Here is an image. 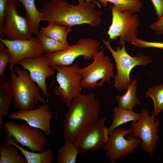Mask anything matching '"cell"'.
Wrapping results in <instances>:
<instances>
[{"instance_id":"obj_1","label":"cell","mask_w":163,"mask_h":163,"mask_svg":"<svg viewBox=\"0 0 163 163\" xmlns=\"http://www.w3.org/2000/svg\"><path fill=\"white\" fill-rule=\"evenodd\" d=\"M96 5L92 2H85L74 6L63 0H51L42 7V21L70 27L83 24L95 27L102 21V12L95 9Z\"/></svg>"},{"instance_id":"obj_2","label":"cell","mask_w":163,"mask_h":163,"mask_svg":"<svg viewBox=\"0 0 163 163\" xmlns=\"http://www.w3.org/2000/svg\"><path fill=\"white\" fill-rule=\"evenodd\" d=\"M63 121L64 142L73 143L78 135L98 119L100 104L95 94H81L73 99Z\"/></svg>"},{"instance_id":"obj_3","label":"cell","mask_w":163,"mask_h":163,"mask_svg":"<svg viewBox=\"0 0 163 163\" xmlns=\"http://www.w3.org/2000/svg\"><path fill=\"white\" fill-rule=\"evenodd\" d=\"M15 72L10 70V83L13 94V104L15 109L23 111L34 109L39 102L46 103L40 94V87L31 79L24 68L16 67Z\"/></svg>"},{"instance_id":"obj_4","label":"cell","mask_w":163,"mask_h":163,"mask_svg":"<svg viewBox=\"0 0 163 163\" xmlns=\"http://www.w3.org/2000/svg\"><path fill=\"white\" fill-rule=\"evenodd\" d=\"M109 39L107 41L102 40L104 45L109 50L113 58L117 70L114 86L120 91L126 90L132 82L130 78V74L132 69L136 66H146L152 62L149 57L139 54L132 56L126 51L125 42L120 46L116 47V50L111 46Z\"/></svg>"},{"instance_id":"obj_5","label":"cell","mask_w":163,"mask_h":163,"mask_svg":"<svg viewBox=\"0 0 163 163\" xmlns=\"http://www.w3.org/2000/svg\"><path fill=\"white\" fill-rule=\"evenodd\" d=\"M53 68L57 71L56 79L59 84L54 87L53 92L69 107L73 99L81 94L82 77L79 72L81 68L78 63Z\"/></svg>"},{"instance_id":"obj_6","label":"cell","mask_w":163,"mask_h":163,"mask_svg":"<svg viewBox=\"0 0 163 163\" xmlns=\"http://www.w3.org/2000/svg\"><path fill=\"white\" fill-rule=\"evenodd\" d=\"M99 43L89 38H80L75 45H71L68 49L60 51L45 54L46 61L54 67L71 65L75 59L82 56L85 60L93 59L98 51Z\"/></svg>"},{"instance_id":"obj_7","label":"cell","mask_w":163,"mask_h":163,"mask_svg":"<svg viewBox=\"0 0 163 163\" xmlns=\"http://www.w3.org/2000/svg\"><path fill=\"white\" fill-rule=\"evenodd\" d=\"M104 49L94 56L92 63L80 69L79 72L82 77V88L91 90L101 87L105 82L110 84V78L114 77V63L111 62L108 56L105 55Z\"/></svg>"},{"instance_id":"obj_8","label":"cell","mask_w":163,"mask_h":163,"mask_svg":"<svg viewBox=\"0 0 163 163\" xmlns=\"http://www.w3.org/2000/svg\"><path fill=\"white\" fill-rule=\"evenodd\" d=\"M3 127L6 135L13 137V140L17 143L28 148L31 152L45 151L47 139L41 129L12 121L4 123Z\"/></svg>"},{"instance_id":"obj_9","label":"cell","mask_w":163,"mask_h":163,"mask_svg":"<svg viewBox=\"0 0 163 163\" xmlns=\"http://www.w3.org/2000/svg\"><path fill=\"white\" fill-rule=\"evenodd\" d=\"M160 121L152 114L150 115L148 110L143 109L139 113L136 121H132L130 128L132 133L130 136L139 138L141 140L140 145L143 151L152 156L153 151L157 147L159 140L158 128Z\"/></svg>"},{"instance_id":"obj_10","label":"cell","mask_w":163,"mask_h":163,"mask_svg":"<svg viewBox=\"0 0 163 163\" xmlns=\"http://www.w3.org/2000/svg\"><path fill=\"white\" fill-rule=\"evenodd\" d=\"M112 13V23L107 32L109 39L115 41L120 37V46L125 42V40L131 43L138 35L137 27L139 23L138 15L129 10L121 12L113 5Z\"/></svg>"},{"instance_id":"obj_11","label":"cell","mask_w":163,"mask_h":163,"mask_svg":"<svg viewBox=\"0 0 163 163\" xmlns=\"http://www.w3.org/2000/svg\"><path fill=\"white\" fill-rule=\"evenodd\" d=\"M132 132L130 128L127 129L118 127L110 132L108 141L103 147L111 163H114L117 160L133 154L140 145L141 140L139 138L130 136L125 138Z\"/></svg>"},{"instance_id":"obj_12","label":"cell","mask_w":163,"mask_h":163,"mask_svg":"<svg viewBox=\"0 0 163 163\" xmlns=\"http://www.w3.org/2000/svg\"><path fill=\"white\" fill-rule=\"evenodd\" d=\"M16 0H8L5 11L3 32L9 40H28L32 34L26 18L19 15L17 10Z\"/></svg>"},{"instance_id":"obj_13","label":"cell","mask_w":163,"mask_h":163,"mask_svg":"<svg viewBox=\"0 0 163 163\" xmlns=\"http://www.w3.org/2000/svg\"><path fill=\"white\" fill-rule=\"evenodd\" d=\"M0 41L8 49L11 54L9 63L10 70L20 61L29 58L38 57L44 53L43 47L36 37L28 40H11L0 38Z\"/></svg>"},{"instance_id":"obj_14","label":"cell","mask_w":163,"mask_h":163,"mask_svg":"<svg viewBox=\"0 0 163 163\" xmlns=\"http://www.w3.org/2000/svg\"><path fill=\"white\" fill-rule=\"evenodd\" d=\"M106 118H103L81 132L75 139L73 143L79 153L97 149L104 146L103 131Z\"/></svg>"},{"instance_id":"obj_15","label":"cell","mask_w":163,"mask_h":163,"mask_svg":"<svg viewBox=\"0 0 163 163\" xmlns=\"http://www.w3.org/2000/svg\"><path fill=\"white\" fill-rule=\"evenodd\" d=\"M7 116L10 119L24 120L28 125L41 129L47 135L51 133L50 122L53 113L47 103L43 104L36 109L19 110L8 113Z\"/></svg>"},{"instance_id":"obj_16","label":"cell","mask_w":163,"mask_h":163,"mask_svg":"<svg viewBox=\"0 0 163 163\" xmlns=\"http://www.w3.org/2000/svg\"><path fill=\"white\" fill-rule=\"evenodd\" d=\"M17 64L29 72L32 80L40 87L44 96H47L48 93L46 79L53 76L56 72L54 69L49 64L44 55L23 59Z\"/></svg>"},{"instance_id":"obj_17","label":"cell","mask_w":163,"mask_h":163,"mask_svg":"<svg viewBox=\"0 0 163 163\" xmlns=\"http://www.w3.org/2000/svg\"><path fill=\"white\" fill-rule=\"evenodd\" d=\"M4 141L8 145L17 147L24 156L27 163H52L53 161L54 153L50 148H48L43 152L36 153L28 151L20 146L9 135H6L4 136Z\"/></svg>"},{"instance_id":"obj_18","label":"cell","mask_w":163,"mask_h":163,"mask_svg":"<svg viewBox=\"0 0 163 163\" xmlns=\"http://www.w3.org/2000/svg\"><path fill=\"white\" fill-rule=\"evenodd\" d=\"M24 7L26 18L28 22L32 34H37L39 32V25L42 21V13L37 8L34 0H18Z\"/></svg>"},{"instance_id":"obj_19","label":"cell","mask_w":163,"mask_h":163,"mask_svg":"<svg viewBox=\"0 0 163 163\" xmlns=\"http://www.w3.org/2000/svg\"><path fill=\"white\" fill-rule=\"evenodd\" d=\"M139 113L133 110L114 107L113 110V121L108 128L110 132L121 125L130 121H136L139 119Z\"/></svg>"},{"instance_id":"obj_20","label":"cell","mask_w":163,"mask_h":163,"mask_svg":"<svg viewBox=\"0 0 163 163\" xmlns=\"http://www.w3.org/2000/svg\"><path fill=\"white\" fill-rule=\"evenodd\" d=\"M137 80L136 78L132 81L124 94L115 97L118 107L132 110L134 106L140 103L136 95Z\"/></svg>"},{"instance_id":"obj_21","label":"cell","mask_w":163,"mask_h":163,"mask_svg":"<svg viewBox=\"0 0 163 163\" xmlns=\"http://www.w3.org/2000/svg\"><path fill=\"white\" fill-rule=\"evenodd\" d=\"M13 94L10 82H0V128H2L3 117L8 114Z\"/></svg>"},{"instance_id":"obj_22","label":"cell","mask_w":163,"mask_h":163,"mask_svg":"<svg viewBox=\"0 0 163 163\" xmlns=\"http://www.w3.org/2000/svg\"><path fill=\"white\" fill-rule=\"evenodd\" d=\"M70 27L50 22L46 27L42 28L40 31L42 34L59 42L68 43L67 36L71 30Z\"/></svg>"},{"instance_id":"obj_23","label":"cell","mask_w":163,"mask_h":163,"mask_svg":"<svg viewBox=\"0 0 163 163\" xmlns=\"http://www.w3.org/2000/svg\"><path fill=\"white\" fill-rule=\"evenodd\" d=\"M5 142L0 145V163H27L20 155L18 148Z\"/></svg>"},{"instance_id":"obj_24","label":"cell","mask_w":163,"mask_h":163,"mask_svg":"<svg viewBox=\"0 0 163 163\" xmlns=\"http://www.w3.org/2000/svg\"><path fill=\"white\" fill-rule=\"evenodd\" d=\"M99 8L100 4L97 0H93ZM98 1L104 7L107 6V2L113 4L114 7L121 12L127 10H131L133 13L139 12L142 7L141 0H99Z\"/></svg>"},{"instance_id":"obj_25","label":"cell","mask_w":163,"mask_h":163,"mask_svg":"<svg viewBox=\"0 0 163 163\" xmlns=\"http://www.w3.org/2000/svg\"><path fill=\"white\" fill-rule=\"evenodd\" d=\"M36 34V38L42 46L45 54L63 50L70 47V45L69 43H64L55 40L40 32Z\"/></svg>"},{"instance_id":"obj_26","label":"cell","mask_w":163,"mask_h":163,"mask_svg":"<svg viewBox=\"0 0 163 163\" xmlns=\"http://www.w3.org/2000/svg\"><path fill=\"white\" fill-rule=\"evenodd\" d=\"M78 153L76 147L73 143H65L58 150L56 163H75Z\"/></svg>"},{"instance_id":"obj_27","label":"cell","mask_w":163,"mask_h":163,"mask_svg":"<svg viewBox=\"0 0 163 163\" xmlns=\"http://www.w3.org/2000/svg\"><path fill=\"white\" fill-rule=\"evenodd\" d=\"M146 97L153 100L154 105L153 114L156 117L163 110V83L150 88L146 93Z\"/></svg>"},{"instance_id":"obj_28","label":"cell","mask_w":163,"mask_h":163,"mask_svg":"<svg viewBox=\"0 0 163 163\" xmlns=\"http://www.w3.org/2000/svg\"><path fill=\"white\" fill-rule=\"evenodd\" d=\"M11 58V53L8 49L2 43H0V82L6 81L5 72L8 64Z\"/></svg>"},{"instance_id":"obj_29","label":"cell","mask_w":163,"mask_h":163,"mask_svg":"<svg viewBox=\"0 0 163 163\" xmlns=\"http://www.w3.org/2000/svg\"><path fill=\"white\" fill-rule=\"evenodd\" d=\"M131 43L140 48L152 47L159 48L163 50V42H148L142 40L137 37Z\"/></svg>"},{"instance_id":"obj_30","label":"cell","mask_w":163,"mask_h":163,"mask_svg":"<svg viewBox=\"0 0 163 163\" xmlns=\"http://www.w3.org/2000/svg\"><path fill=\"white\" fill-rule=\"evenodd\" d=\"M8 0H0V38L4 39V35L3 32V24L4 16L5 5Z\"/></svg>"},{"instance_id":"obj_31","label":"cell","mask_w":163,"mask_h":163,"mask_svg":"<svg viewBox=\"0 0 163 163\" xmlns=\"http://www.w3.org/2000/svg\"><path fill=\"white\" fill-rule=\"evenodd\" d=\"M150 27L157 35H162L163 33V14L158 21L151 24Z\"/></svg>"},{"instance_id":"obj_32","label":"cell","mask_w":163,"mask_h":163,"mask_svg":"<svg viewBox=\"0 0 163 163\" xmlns=\"http://www.w3.org/2000/svg\"><path fill=\"white\" fill-rule=\"evenodd\" d=\"M155 8L158 19L163 14V0H151Z\"/></svg>"},{"instance_id":"obj_33","label":"cell","mask_w":163,"mask_h":163,"mask_svg":"<svg viewBox=\"0 0 163 163\" xmlns=\"http://www.w3.org/2000/svg\"><path fill=\"white\" fill-rule=\"evenodd\" d=\"M110 132L108 128L104 126V128L103 135L104 141L106 143L108 141Z\"/></svg>"},{"instance_id":"obj_34","label":"cell","mask_w":163,"mask_h":163,"mask_svg":"<svg viewBox=\"0 0 163 163\" xmlns=\"http://www.w3.org/2000/svg\"><path fill=\"white\" fill-rule=\"evenodd\" d=\"M79 3H82L85 2H93L96 4V3L93 0H77Z\"/></svg>"}]
</instances>
